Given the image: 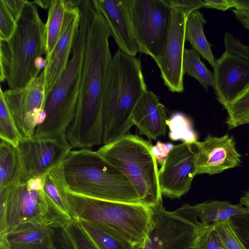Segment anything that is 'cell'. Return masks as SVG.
Listing matches in <instances>:
<instances>
[{"label": "cell", "mask_w": 249, "mask_h": 249, "mask_svg": "<svg viewBox=\"0 0 249 249\" xmlns=\"http://www.w3.org/2000/svg\"><path fill=\"white\" fill-rule=\"evenodd\" d=\"M68 6V0H51L47 20L45 23V57L51 53L59 38Z\"/></svg>", "instance_id": "25"}, {"label": "cell", "mask_w": 249, "mask_h": 249, "mask_svg": "<svg viewBox=\"0 0 249 249\" xmlns=\"http://www.w3.org/2000/svg\"><path fill=\"white\" fill-rule=\"evenodd\" d=\"M21 174L17 147L0 139V189L19 184Z\"/></svg>", "instance_id": "23"}, {"label": "cell", "mask_w": 249, "mask_h": 249, "mask_svg": "<svg viewBox=\"0 0 249 249\" xmlns=\"http://www.w3.org/2000/svg\"><path fill=\"white\" fill-rule=\"evenodd\" d=\"M206 22L203 14L198 10L191 12L185 22V39L190 42L192 48L196 51L213 68L215 62L214 57L203 30Z\"/></svg>", "instance_id": "22"}, {"label": "cell", "mask_w": 249, "mask_h": 249, "mask_svg": "<svg viewBox=\"0 0 249 249\" xmlns=\"http://www.w3.org/2000/svg\"><path fill=\"white\" fill-rule=\"evenodd\" d=\"M92 1L95 8L106 18L119 49L134 56L141 52L132 20L133 0H92Z\"/></svg>", "instance_id": "18"}, {"label": "cell", "mask_w": 249, "mask_h": 249, "mask_svg": "<svg viewBox=\"0 0 249 249\" xmlns=\"http://www.w3.org/2000/svg\"><path fill=\"white\" fill-rule=\"evenodd\" d=\"M192 208L204 226L249 213V210L240 203L235 205L226 201H205L193 205Z\"/></svg>", "instance_id": "21"}, {"label": "cell", "mask_w": 249, "mask_h": 249, "mask_svg": "<svg viewBox=\"0 0 249 249\" xmlns=\"http://www.w3.org/2000/svg\"><path fill=\"white\" fill-rule=\"evenodd\" d=\"M231 220L243 242L249 249V213L234 216Z\"/></svg>", "instance_id": "36"}, {"label": "cell", "mask_w": 249, "mask_h": 249, "mask_svg": "<svg viewBox=\"0 0 249 249\" xmlns=\"http://www.w3.org/2000/svg\"><path fill=\"white\" fill-rule=\"evenodd\" d=\"M171 6L172 18L168 39L162 56L156 63L168 89L181 93L184 89L182 63L185 22L188 14L193 10L178 5Z\"/></svg>", "instance_id": "13"}, {"label": "cell", "mask_w": 249, "mask_h": 249, "mask_svg": "<svg viewBox=\"0 0 249 249\" xmlns=\"http://www.w3.org/2000/svg\"><path fill=\"white\" fill-rule=\"evenodd\" d=\"M98 249H135L129 243L107 233L87 222L75 220Z\"/></svg>", "instance_id": "30"}, {"label": "cell", "mask_w": 249, "mask_h": 249, "mask_svg": "<svg viewBox=\"0 0 249 249\" xmlns=\"http://www.w3.org/2000/svg\"><path fill=\"white\" fill-rule=\"evenodd\" d=\"M60 164L45 176L43 191L46 196L60 211L72 219Z\"/></svg>", "instance_id": "24"}, {"label": "cell", "mask_w": 249, "mask_h": 249, "mask_svg": "<svg viewBox=\"0 0 249 249\" xmlns=\"http://www.w3.org/2000/svg\"><path fill=\"white\" fill-rule=\"evenodd\" d=\"M150 142L129 134L97 150L131 183L142 203L149 207L162 202L156 159Z\"/></svg>", "instance_id": "7"}, {"label": "cell", "mask_w": 249, "mask_h": 249, "mask_svg": "<svg viewBox=\"0 0 249 249\" xmlns=\"http://www.w3.org/2000/svg\"><path fill=\"white\" fill-rule=\"evenodd\" d=\"M17 148L21 169L19 184L44 177L59 165L72 149L66 138L34 137L23 139Z\"/></svg>", "instance_id": "12"}, {"label": "cell", "mask_w": 249, "mask_h": 249, "mask_svg": "<svg viewBox=\"0 0 249 249\" xmlns=\"http://www.w3.org/2000/svg\"><path fill=\"white\" fill-rule=\"evenodd\" d=\"M240 204L249 210V189L240 199Z\"/></svg>", "instance_id": "44"}, {"label": "cell", "mask_w": 249, "mask_h": 249, "mask_svg": "<svg viewBox=\"0 0 249 249\" xmlns=\"http://www.w3.org/2000/svg\"><path fill=\"white\" fill-rule=\"evenodd\" d=\"M0 137L16 147L23 139L0 88Z\"/></svg>", "instance_id": "28"}, {"label": "cell", "mask_w": 249, "mask_h": 249, "mask_svg": "<svg viewBox=\"0 0 249 249\" xmlns=\"http://www.w3.org/2000/svg\"><path fill=\"white\" fill-rule=\"evenodd\" d=\"M213 69L214 93L225 108L249 84V61L226 50Z\"/></svg>", "instance_id": "16"}, {"label": "cell", "mask_w": 249, "mask_h": 249, "mask_svg": "<svg viewBox=\"0 0 249 249\" xmlns=\"http://www.w3.org/2000/svg\"><path fill=\"white\" fill-rule=\"evenodd\" d=\"M170 6L178 5L192 10H198L204 7V0H166Z\"/></svg>", "instance_id": "40"}, {"label": "cell", "mask_w": 249, "mask_h": 249, "mask_svg": "<svg viewBox=\"0 0 249 249\" xmlns=\"http://www.w3.org/2000/svg\"><path fill=\"white\" fill-rule=\"evenodd\" d=\"M147 90L141 59L119 49L109 62L103 90L104 145L130 134L133 110Z\"/></svg>", "instance_id": "2"}, {"label": "cell", "mask_w": 249, "mask_h": 249, "mask_svg": "<svg viewBox=\"0 0 249 249\" xmlns=\"http://www.w3.org/2000/svg\"><path fill=\"white\" fill-rule=\"evenodd\" d=\"M44 178L0 189V236L20 223L64 227L72 219L64 214L46 196Z\"/></svg>", "instance_id": "8"}, {"label": "cell", "mask_w": 249, "mask_h": 249, "mask_svg": "<svg viewBox=\"0 0 249 249\" xmlns=\"http://www.w3.org/2000/svg\"><path fill=\"white\" fill-rule=\"evenodd\" d=\"M232 12L237 20L244 27L249 30V15L235 9H233Z\"/></svg>", "instance_id": "42"}, {"label": "cell", "mask_w": 249, "mask_h": 249, "mask_svg": "<svg viewBox=\"0 0 249 249\" xmlns=\"http://www.w3.org/2000/svg\"><path fill=\"white\" fill-rule=\"evenodd\" d=\"M168 119L165 107L160 103L159 97L148 90L137 103L131 118L140 135L154 140L166 135Z\"/></svg>", "instance_id": "19"}, {"label": "cell", "mask_w": 249, "mask_h": 249, "mask_svg": "<svg viewBox=\"0 0 249 249\" xmlns=\"http://www.w3.org/2000/svg\"><path fill=\"white\" fill-rule=\"evenodd\" d=\"M224 45L226 50L249 61V47L236 39L231 33L225 34Z\"/></svg>", "instance_id": "35"}, {"label": "cell", "mask_w": 249, "mask_h": 249, "mask_svg": "<svg viewBox=\"0 0 249 249\" xmlns=\"http://www.w3.org/2000/svg\"><path fill=\"white\" fill-rule=\"evenodd\" d=\"M59 38L51 53L45 57V80L46 98L65 71L78 33L81 0H68Z\"/></svg>", "instance_id": "15"}, {"label": "cell", "mask_w": 249, "mask_h": 249, "mask_svg": "<svg viewBox=\"0 0 249 249\" xmlns=\"http://www.w3.org/2000/svg\"><path fill=\"white\" fill-rule=\"evenodd\" d=\"M51 228L55 249H75L64 227Z\"/></svg>", "instance_id": "37"}, {"label": "cell", "mask_w": 249, "mask_h": 249, "mask_svg": "<svg viewBox=\"0 0 249 249\" xmlns=\"http://www.w3.org/2000/svg\"><path fill=\"white\" fill-rule=\"evenodd\" d=\"M213 223L215 231L225 249H248L231 219Z\"/></svg>", "instance_id": "31"}, {"label": "cell", "mask_w": 249, "mask_h": 249, "mask_svg": "<svg viewBox=\"0 0 249 249\" xmlns=\"http://www.w3.org/2000/svg\"><path fill=\"white\" fill-rule=\"evenodd\" d=\"M195 143L196 175L219 174L238 166L241 162L234 139L228 134L221 137L209 134L203 141Z\"/></svg>", "instance_id": "17"}, {"label": "cell", "mask_w": 249, "mask_h": 249, "mask_svg": "<svg viewBox=\"0 0 249 249\" xmlns=\"http://www.w3.org/2000/svg\"><path fill=\"white\" fill-rule=\"evenodd\" d=\"M234 9L249 15V0H231Z\"/></svg>", "instance_id": "43"}, {"label": "cell", "mask_w": 249, "mask_h": 249, "mask_svg": "<svg viewBox=\"0 0 249 249\" xmlns=\"http://www.w3.org/2000/svg\"><path fill=\"white\" fill-rule=\"evenodd\" d=\"M0 249H55L52 228L31 222L18 224L0 236Z\"/></svg>", "instance_id": "20"}, {"label": "cell", "mask_w": 249, "mask_h": 249, "mask_svg": "<svg viewBox=\"0 0 249 249\" xmlns=\"http://www.w3.org/2000/svg\"><path fill=\"white\" fill-rule=\"evenodd\" d=\"M182 70L183 74L196 79L208 90V87H213V74L200 60V54L195 49H184Z\"/></svg>", "instance_id": "26"}, {"label": "cell", "mask_w": 249, "mask_h": 249, "mask_svg": "<svg viewBox=\"0 0 249 249\" xmlns=\"http://www.w3.org/2000/svg\"><path fill=\"white\" fill-rule=\"evenodd\" d=\"M34 2L36 4L37 6L41 7L44 9H49L51 0H34Z\"/></svg>", "instance_id": "45"}, {"label": "cell", "mask_w": 249, "mask_h": 249, "mask_svg": "<svg viewBox=\"0 0 249 249\" xmlns=\"http://www.w3.org/2000/svg\"><path fill=\"white\" fill-rule=\"evenodd\" d=\"M224 108L228 112L226 124L229 130L249 124V84Z\"/></svg>", "instance_id": "27"}, {"label": "cell", "mask_w": 249, "mask_h": 249, "mask_svg": "<svg viewBox=\"0 0 249 249\" xmlns=\"http://www.w3.org/2000/svg\"><path fill=\"white\" fill-rule=\"evenodd\" d=\"M3 95L22 138H32L46 118L44 71L25 87L3 91Z\"/></svg>", "instance_id": "11"}, {"label": "cell", "mask_w": 249, "mask_h": 249, "mask_svg": "<svg viewBox=\"0 0 249 249\" xmlns=\"http://www.w3.org/2000/svg\"><path fill=\"white\" fill-rule=\"evenodd\" d=\"M195 143L174 145L159 170V181L163 196L180 198L190 190L196 175Z\"/></svg>", "instance_id": "14"}, {"label": "cell", "mask_w": 249, "mask_h": 249, "mask_svg": "<svg viewBox=\"0 0 249 249\" xmlns=\"http://www.w3.org/2000/svg\"><path fill=\"white\" fill-rule=\"evenodd\" d=\"M110 36L111 31L106 18L94 7L88 31L75 114L66 134L72 149L91 148L102 142V98L112 58L108 43Z\"/></svg>", "instance_id": "1"}, {"label": "cell", "mask_w": 249, "mask_h": 249, "mask_svg": "<svg viewBox=\"0 0 249 249\" xmlns=\"http://www.w3.org/2000/svg\"><path fill=\"white\" fill-rule=\"evenodd\" d=\"M7 8L16 20L20 14L26 1L23 0H3Z\"/></svg>", "instance_id": "41"}, {"label": "cell", "mask_w": 249, "mask_h": 249, "mask_svg": "<svg viewBox=\"0 0 249 249\" xmlns=\"http://www.w3.org/2000/svg\"><path fill=\"white\" fill-rule=\"evenodd\" d=\"M60 166L67 192L104 200L142 203L126 177L97 151L71 149Z\"/></svg>", "instance_id": "3"}, {"label": "cell", "mask_w": 249, "mask_h": 249, "mask_svg": "<svg viewBox=\"0 0 249 249\" xmlns=\"http://www.w3.org/2000/svg\"><path fill=\"white\" fill-rule=\"evenodd\" d=\"M37 6L26 0L13 35L7 41H0V81H6L9 89L25 87L45 68V24Z\"/></svg>", "instance_id": "4"}, {"label": "cell", "mask_w": 249, "mask_h": 249, "mask_svg": "<svg viewBox=\"0 0 249 249\" xmlns=\"http://www.w3.org/2000/svg\"><path fill=\"white\" fill-rule=\"evenodd\" d=\"M174 146V145L171 143H164L159 141L156 145L152 146V154L160 165L161 166L163 164Z\"/></svg>", "instance_id": "38"}, {"label": "cell", "mask_w": 249, "mask_h": 249, "mask_svg": "<svg viewBox=\"0 0 249 249\" xmlns=\"http://www.w3.org/2000/svg\"><path fill=\"white\" fill-rule=\"evenodd\" d=\"M172 7L166 0H133L132 20L141 53L158 62L170 28Z\"/></svg>", "instance_id": "10"}, {"label": "cell", "mask_w": 249, "mask_h": 249, "mask_svg": "<svg viewBox=\"0 0 249 249\" xmlns=\"http://www.w3.org/2000/svg\"><path fill=\"white\" fill-rule=\"evenodd\" d=\"M80 22L72 51L65 71L46 98V118L33 137L66 138L67 130L76 111L81 83L88 31L94 6L92 0H82L79 6Z\"/></svg>", "instance_id": "5"}, {"label": "cell", "mask_w": 249, "mask_h": 249, "mask_svg": "<svg viewBox=\"0 0 249 249\" xmlns=\"http://www.w3.org/2000/svg\"><path fill=\"white\" fill-rule=\"evenodd\" d=\"M204 7L223 11L234 8L231 0H204Z\"/></svg>", "instance_id": "39"}, {"label": "cell", "mask_w": 249, "mask_h": 249, "mask_svg": "<svg viewBox=\"0 0 249 249\" xmlns=\"http://www.w3.org/2000/svg\"><path fill=\"white\" fill-rule=\"evenodd\" d=\"M152 215L147 235L135 249H191L201 226L192 206L184 204L174 211L162 202L150 207Z\"/></svg>", "instance_id": "9"}, {"label": "cell", "mask_w": 249, "mask_h": 249, "mask_svg": "<svg viewBox=\"0 0 249 249\" xmlns=\"http://www.w3.org/2000/svg\"><path fill=\"white\" fill-rule=\"evenodd\" d=\"M16 27V19L4 0H0V41H8L14 33Z\"/></svg>", "instance_id": "34"}, {"label": "cell", "mask_w": 249, "mask_h": 249, "mask_svg": "<svg viewBox=\"0 0 249 249\" xmlns=\"http://www.w3.org/2000/svg\"><path fill=\"white\" fill-rule=\"evenodd\" d=\"M75 249H98L79 224L72 219L64 227Z\"/></svg>", "instance_id": "33"}, {"label": "cell", "mask_w": 249, "mask_h": 249, "mask_svg": "<svg viewBox=\"0 0 249 249\" xmlns=\"http://www.w3.org/2000/svg\"><path fill=\"white\" fill-rule=\"evenodd\" d=\"M67 194L72 219L89 223L135 248L146 238L152 215L150 207L96 199L67 191Z\"/></svg>", "instance_id": "6"}, {"label": "cell", "mask_w": 249, "mask_h": 249, "mask_svg": "<svg viewBox=\"0 0 249 249\" xmlns=\"http://www.w3.org/2000/svg\"><path fill=\"white\" fill-rule=\"evenodd\" d=\"M170 129L169 137L172 141L181 140L183 142L195 143L197 135L193 129L191 120L181 113L173 114L166 122Z\"/></svg>", "instance_id": "29"}, {"label": "cell", "mask_w": 249, "mask_h": 249, "mask_svg": "<svg viewBox=\"0 0 249 249\" xmlns=\"http://www.w3.org/2000/svg\"><path fill=\"white\" fill-rule=\"evenodd\" d=\"M191 249H225L216 233L214 223L201 226Z\"/></svg>", "instance_id": "32"}]
</instances>
